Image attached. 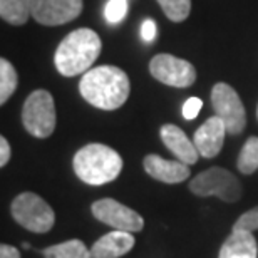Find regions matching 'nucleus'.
Here are the masks:
<instances>
[{
	"label": "nucleus",
	"instance_id": "f257e3e1",
	"mask_svg": "<svg viewBox=\"0 0 258 258\" xmlns=\"http://www.w3.org/2000/svg\"><path fill=\"white\" fill-rule=\"evenodd\" d=\"M131 91L127 74L116 66H97L84 72L79 92L91 106L102 111H114L124 104Z\"/></svg>",
	"mask_w": 258,
	"mask_h": 258
},
{
	"label": "nucleus",
	"instance_id": "f03ea898",
	"mask_svg": "<svg viewBox=\"0 0 258 258\" xmlns=\"http://www.w3.org/2000/svg\"><path fill=\"white\" fill-rule=\"evenodd\" d=\"M102 49V42L92 29H76L66 35L57 45L54 55L55 69L66 77L87 72L96 62Z\"/></svg>",
	"mask_w": 258,
	"mask_h": 258
},
{
	"label": "nucleus",
	"instance_id": "7ed1b4c3",
	"mask_svg": "<svg viewBox=\"0 0 258 258\" xmlns=\"http://www.w3.org/2000/svg\"><path fill=\"white\" fill-rule=\"evenodd\" d=\"M72 168L81 181L91 186L111 183L119 176L122 169V158L119 153L106 144L92 143L81 148L74 154Z\"/></svg>",
	"mask_w": 258,
	"mask_h": 258
},
{
	"label": "nucleus",
	"instance_id": "20e7f679",
	"mask_svg": "<svg viewBox=\"0 0 258 258\" xmlns=\"http://www.w3.org/2000/svg\"><path fill=\"white\" fill-rule=\"evenodd\" d=\"M55 104L49 91L37 89L30 92L22 107V122L34 138H49L55 129Z\"/></svg>",
	"mask_w": 258,
	"mask_h": 258
},
{
	"label": "nucleus",
	"instance_id": "39448f33",
	"mask_svg": "<svg viewBox=\"0 0 258 258\" xmlns=\"http://www.w3.org/2000/svg\"><path fill=\"white\" fill-rule=\"evenodd\" d=\"M10 211L20 226L34 233H47L55 223V215L50 205L39 195L30 191L15 196L10 205Z\"/></svg>",
	"mask_w": 258,
	"mask_h": 258
},
{
	"label": "nucleus",
	"instance_id": "423d86ee",
	"mask_svg": "<svg viewBox=\"0 0 258 258\" xmlns=\"http://www.w3.org/2000/svg\"><path fill=\"white\" fill-rule=\"evenodd\" d=\"M189 189L196 196H218L226 203H235L241 198V183L233 173L225 168H210L196 174L189 181Z\"/></svg>",
	"mask_w": 258,
	"mask_h": 258
},
{
	"label": "nucleus",
	"instance_id": "0eeeda50",
	"mask_svg": "<svg viewBox=\"0 0 258 258\" xmlns=\"http://www.w3.org/2000/svg\"><path fill=\"white\" fill-rule=\"evenodd\" d=\"M211 104L216 112L223 119L226 131L231 136L241 134L246 126V112L238 92L226 82H218L211 89Z\"/></svg>",
	"mask_w": 258,
	"mask_h": 258
},
{
	"label": "nucleus",
	"instance_id": "6e6552de",
	"mask_svg": "<svg viewBox=\"0 0 258 258\" xmlns=\"http://www.w3.org/2000/svg\"><path fill=\"white\" fill-rule=\"evenodd\" d=\"M149 72L154 79L171 87H189L196 81V69L191 62L171 54H158L149 62Z\"/></svg>",
	"mask_w": 258,
	"mask_h": 258
},
{
	"label": "nucleus",
	"instance_id": "1a4fd4ad",
	"mask_svg": "<svg viewBox=\"0 0 258 258\" xmlns=\"http://www.w3.org/2000/svg\"><path fill=\"white\" fill-rule=\"evenodd\" d=\"M91 211L97 220L112 226L114 230L136 233V231H141L144 226V220L141 215L112 198H102L94 201L91 206Z\"/></svg>",
	"mask_w": 258,
	"mask_h": 258
},
{
	"label": "nucleus",
	"instance_id": "9d476101",
	"mask_svg": "<svg viewBox=\"0 0 258 258\" xmlns=\"http://www.w3.org/2000/svg\"><path fill=\"white\" fill-rule=\"evenodd\" d=\"M82 5V0H32V17L47 27L62 25L79 17Z\"/></svg>",
	"mask_w": 258,
	"mask_h": 258
},
{
	"label": "nucleus",
	"instance_id": "9b49d317",
	"mask_svg": "<svg viewBox=\"0 0 258 258\" xmlns=\"http://www.w3.org/2000/svg\"><path fill=\"white\" fill-rule=\"evenodd\" d=\"M226 126L220 116L208 117L195 133L193 143L198 149L200 156L203 158H215L221 151L225 141Z\"/></svg>",
	"mask_w": 258,
	"mask_h": 258
},
{
	"label": "nucleus",
	"instance_id": "f8f14e48",
	"mask_svg": "<svg viewBox=\"0 0 258 258\" xmlns=\"http://www.w3.org/2000/svg\"><path fill=\"white\" fill-rule=\"evenodd\" d=\"M144 169L151 178L158 179L161 183L174 184L181 183L189 178V164L183 161H171V159H164L158 154H148L144 158Z\"/></svg>",
	"mask_w": 258,
	"mask_h": 258
},
{
	"label": "nucleus",
	"instance_id": "ddd939ff",
	"mask_svg": "<svg viewBox=\"0 0 258 258\" xmlns=\"http://www.w3.org/2000/svg\"><path fill=\"white\" fill-rule=\"evenodd\" d=\"M159 136H161L164 146L178 158V161L186 164H195L198 161V149H196L193 141H189V138L184 134L181 127L174 124H164L159 129Z\"/></svg>",
	"mask_w": 258,
	"mask_h": 258
},
{
	"label": "nucleus",
	"instance_id": "4468645a",
	"mask_svg": "<svg viewBox=\"0 0 258 258\" xmlns=\"http://www.w3.org/2000/svg\"><path fill=\"white\" fill-rule=\"evenodd\" d=\"M133 246L134 236L129 231L112 230L92 245L91 255L92 258H119L126 255Z\"/></svg>",
	"mask_w": 258,
	"mask_h": 258
},
{
	"label": "nucleus",
	"instance_id": "2eb2a0df",
	"mask_svg": "<svg viewBox=\"0 0 258 258\" xmlns=\"http://www.w3.org/2000/svg\"><path fill=\"white\" fill-rule=\"evenodd\" d=\"M258 245L251 231L233 230L221 245L218 258H256Z\"/></svg>",
	"mask_w": 258,
	"mask_h": 258
},
{
	"label": "nucleus",
	"instance_id": "dca6fc26",
	"mask_svg": "<svg viewBox=\"0 0 258 258\" xmlns=\"http://www.w3.org/2000/svg\"><path fill=\"white\" fill-rule=\"evenodd\" d=\"M32 15V0H0V17L10 25H24Z\"/></svg>",
	"mask_w": 258,
	"mask_h": 258
},
{
	"label": "nucleus",
	"instance_id": "f3484780",
	"mask_svg": "<svg viewBox=\"0 0 258 258\" xmlns=\"http://www.w3.org/2000/svg\"><path fill=\"white\" fill-rule=\"evenodd\" d=\"M42 253L45 258H92L91 250H87L81 240H69L49 246L42 250Z\"/></svg>",
	"mask_w": 258,
	"mask_h": 258
},
{
	"label": "nucleus",
	"instance_id": "a211bd4d",
	"mask_svg": "<svg viewBox=\"0 0 258 258\" xmlns=\"http://www.w3.org/2000/svg\"><path fill=\"white\" fill-rule=\"evenodd\" d=\"M19 84V76L15 67L7 59H0V104H5L14 94Z\"/></svg>",
	"mask_w": 258,
	"mask_h": 258
},
{
	"label": "nucleus",
	"instance_id": "6ab92c4d",
	"mask_svg": "<svg viewBox=\"0 0 258 258\" xmlns=\"http://www.w3.org/2000/svg\"><path fill=\"white\" fill-rule=\"evenodd\" d=\"M240 173L243 174H253L258 169V138L251 136L248 141L243 144L241 151L238 154V161H236Z\"/></svg>",
	"mask_w": 258,
	"mask_h": 258
},
{
	"label": "nucleus",
	"instance_id": "aec40b11",
	"mask_svg": "<svg viewBox=\"0 0 258 258\" xmlns=\"http://www.w3.org/2000/svg\"><path fill=\"white\" fill-rule=\"evenodd\" d=\"M158 4L171 22H183L191 12V0H158Z\"/></svg>",
	"mask_w": 258,
	"mask_h": 258
},
{
	"label": "nucleus",
	"instance_id": "412c9836",
	"mask_svg": "<svg viewBox=\"0 0 258 258\" xmlns=\"http://www.w3.org/2000/svg\"><path fill=\"white\" fill-rule=\"evenodd\" d=\"M127 14V0H109L104 7V17L109 24H119Z\"/></svg>",
	"mask_w": 258,
	"mask_h": 258
},
{
	"label": "nucleus",
	"instance_id": "4be33fe9",
	"mask_svg": "<svg viewBox=\"0 0 258 258\" xmlns=\"http://www.w3.org/2000/svg\"><path fill=\"white\" fill-rule=\"evenodd\" d=\"M233 230H246L253 233L255 230H258V206L251 208L250 211H246L235 221Z\"/></svg>",
	"mask_w": 258,
	"mask_h": 258
},
{
	"label": "nucleus",
	"instance_id": "5701e85b",
	"mask_svg": "<svg viewBox=\"0 0 258 258\" xmlns=\"http://www.w3.org/2000/svg\"><path fill=\"white\" fill-rule=\"evenodd\" d=\"M201 107H203V101H201L200 97H189L183 104V117L186 121L195 119V117L200 114Z\"/></svg>",
	"mask_w": 258,
	"mask_h": 258
},
{
	"label": "nucleus",
	"instance_id": "b1692460",
	"mask_svg": "<svg viewBox=\"0 0 258 258\" xmlns=\"http://www.w3.org/2000/svg\"><path fill=\"white\" fill-rule=\"evenodd\" d=\"M141 35L144 40H153L154 37H156V22L151 19H146L143 22V27H141Z\"/></svg>",
	"mask_w": 258,
	"mask_h": 258
},
{
	"label": "nucleus",
	"instance_id": "393cba45",
	"mask_svg": "<svg viewBox=\"0 0 258 258\" xmlns=\"http://www.w3.org/2000/svg\"><path fill=\"white\" fill-rule=\"evenodd\" d=\"M10 159V144L4 136L0 138V166H5Z\"/></svg>",
	"mask_w": 258,
	"mask_h": 258
},
{
	"label": "nucleus",
	"instance_id": "a878e982",
	"mask_svg": "<svg viewBox=\"0 0 258 258\" xmlns=\"http://www.w3.org/2000/svg\"><path fill=\"white\" fill-rule=\"evenodd\" d=\"M0 258H20V251L12 245H0Z\"/></svg>",
	"mask_w": 258,
	"mask_h": 258
},
{
	"label": "nucleus",
	"instance_id": "bb28decb",
	"mask_svg": "<svg viewBox=\"0 0 258 258\" xmlns=\"http://www.w3.org/2000/svg\"><path fill=\"white\" fill-rule=\"evenodd\" d=\"M22 248H25V250H29V248H30V245L27 243V241H25V243L22 245Z\"/></svg>",
	"mask_w": 258,
	"mask_h": 258
},
{
	"label": "nucleus",
	"instance_id": "cd10ccee",
	"mask_svg": "<svg viewBox=\"0 0 258 258\" xmlns=\"http://www.w3.org/2000/svg\"><path fill=\"white\" fill-rule=\"evenodd\" d=\"M256 119H258V107H256Z\"/></svg>",
	"mask_w": 258,
	"mask_h": 258
}]
</instances>
